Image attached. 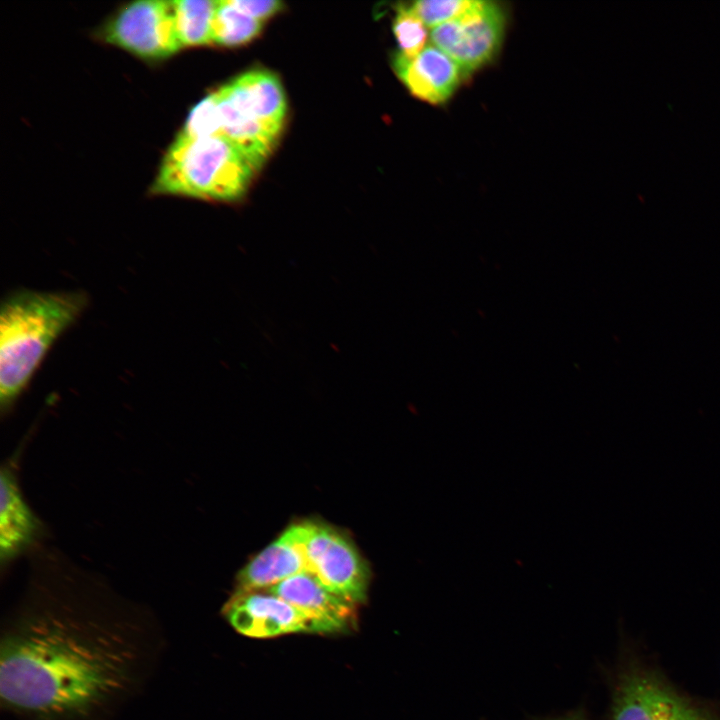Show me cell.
<instances>
[{
	"mask_svg": "<svg viewBox=\"0 0 720 720\" xmlns=\"http://www.w3.org/2000/svg\"><path fill=\"white\" fill-rule=\"evenodd\" d=\"M224 613L239 633L268 638L287 633H320L316 623L285 600L267 592H235Z\"/></svg>",
	"mask_w": 720,
	"mask_h": 720,
	"instance_id": "52a82bcc",
	"label": "cell"
},
{
	"mask_svg": "<svg viewBox=\"0 0 720 720\" xmlns=\"http://www.w3.org/2000/svg\"><path fill=\"white\" fill-rule=\"evenodd\" d=\"M221 130L218 101L214 91L192 108L178 134L184 137L201 138L221 135Z\"/></svg>",
	"mask_w": 720,
	"mask_h": 720,
	"instance_id": "e0dca14e",
	"label": "cell"
},
{
	"mask_svg": "<svg viewBox=\"0 0 720 720\" xmlns=\"http://www.w3.org/2000/svg\"><path fill=\"white\" fill-rule=\"evenodd\" d=\"M613 720H715L648 674L625 677L616 697Z\"/></svg>",
	"mask_w": 720,
	"mask_h": 720,
	"instance_id": "ba28073f",
	"label": "cell"
},
{
	"mask_svg": "<svg viewBox=\"0 0 720 720\" xmlns=\"http://www.w3.org/2000/svg\"><path fill=\"white\" fill-rule=\"evenodd\" d=\"M232 4L248 16L263 23L283 8L277 0H231Z\"/></svg>",
	"mask_w": 720,
	"mask_h": 720,
	"instance_id": "d6986e66",
	"label": "cell"
},
{
	"mask_svg": "<svg viewBox=\"0 0 720 720\" xmlns=\"http://www.w3.org/2000/svg\"><path fill=\"white\" fill-rule=\"evenodd\" d=\"M426 25L404 4L397 7L392 29L399 46V54L412 58L425 49L427 41Z\"/></svg>",
	"mask_w": 720,
	"mask_h": 720,
	"instance_id": "2e32d148",
	"label": "cell"
},
{
	"mask_svg": "<svg viewBox=\"0 0 720 720\" xmlns=\"http://www.w3.org/2000/svg\"><path fill=\"white\" fill-rule=\"evenodd\" d=\"M40 524L25 501L15 473L4 465L0 477V557L9 562L35 541Z\"/></svg>",
	"mask_w": 720,
	"mask_h": 720,
	"instance_id": "4fadbf2b",
	"label": "cell"
},
{
	"mask_svg": "<svg viewBox=\"0 0 720 720\" xmlns=\"http://www.w3.org/2000/svg\"><path fill=\"white\" fill-rule=\"evenodd\" d=\"M178 38L182 48L211 44L214 0H173Z\"/></svg>",
	"mask_w": 720,
	"mask_h": 720,
	"instance_id": "5bb4252c",
	"label": "cell"
},
{
	"mask_svg": "<svg viewBox=\"0 0 720 720\" xmlns=\"http://www.w3.org/2000/svg\"><path fill=\"white\" fill-rule=\"evenodd\" d=\"M393 69L413 96L429 104L445 103L467 76L456 61L434 45L412 58L398 53Z\"/></svg>",
	"mask_w": 720,
	"mask_h": 720,
	"instance_id": "8fae6325",
	"label": "cell"
},
{
	"mask_svg": "<svg viewBox=\"0 0 720 720\" xmlns=\"http://www.w3.org/2000/svg\"><path fill=\"white\" fill-rule=\"evenodd\" d=\"M504 8L478 1L459 17L430 32L434 46L445 52L468 75L488 64L498 53L505 32Z\"/></svg>",
	"mask_w": 720,
	"mask_h": 720,
	"instance_id": "8992f818",
	"label": "cell"
},
{
	"mask_svg": "<svg viewBox=\"0 0 720 720\" xmlns=\"http://www.w3.org/2000/svg\"><path fill=\"white\" fill-rule=\"evenodd\" d=\"M88 303L81 291L20 290L0 313V406L8 411L28 385L55 341Z\"/></svg>",
	"mask_w": 720,
	"mask_h": 720,
	"instance_id": "7a4b0ae2",
	"label": "cell"
},
{
	"mask_svg": "<svg viewBox=\"0 0 720 720\" xmlns=\"http://www.w3.org/2000/svg\"><path fill=\"white\" fill-rule=\"evenodd\" d=\"M267 591L307 615L320 633L342 632L355 624V605L330 592L311 574L294 575Z\"/></svg>",
	"mask_w": 720,
	"mask_h": 720,
	"instance_id": "7c38bea8",
	"label": "cell"
},
{
	"mask_svg": "<svg viewBox=\"0 0 720 720\" xmlns=\"http://www.w3.org/2000/svg\"><path fill=\"white\" fill-rule=\"evenodd\" d=\"M564 720H577V719H576V718H567V719H564Z\"/></svg>",
	"mask_w": 720,
	"mask_h": 720,
	"instance_id": "ffe728a7",
	"label": "cell"
},
{
	"mask_svg": "<svg viewBox=\"0 0 720 720\" xmlns=\"http://www.w3.org/2000/svg\"><path fill=\"white\" fill-rule=\"evenodd\" d=\"M262 26V22L237 9L231 0L217 1L211 44L223 47L247 44L260 34Z\"/></svg>",
	"mask_w": 720,
	"mask_h": 720,
	"instance_id": "9a60e30c",
	"label": "cell"
},
{
	"mask_svg": "<svg viewBox=\"0 0 720 720\" xmlns=\"http://www.w3.org/2000/svg\"><path fill=\"white\" fill-rule=\"evenodd\" d=\"M104 42L144 60L166 59L180 44L173 1L141 0L121 7L100 32Z\"/></svg>",
	"mask_w": 720,
	"mask_h": 720,
	"instance_id": "277c9868",
	"label": "cell"
},
{
	"mask_svg": "<svg viewBox=\"0 0 720 720\" xmlns=\"http://www.w3.org/2000/svg\"><path fill=\"white\" fill-rule=\"evenodd\" d=\"M308 521L287 528L280 537L256 555L239 573L237 591L270 588L300 573H307L305 539Z\"/></svg>",
	"mask_w": 720,
	"mask_h": 720,
	"instance_id": "30bf717a",
	"label": "cell"
},
{
	"mask_svg": "<svg viewBox=\"0 0 720 720\" xmlns=\"http://www.w3.org/2000/svg\"><path fill=\"white\" fill-rule=\"evenodd\" d=\"M257 171L224 136L178 134L162 158L151 193L232 203L244 197Z\"/></svg>",
	"mask_w": 720,
	"mask_h": 720,
	"instance_id": "3957f363",
	"label": "cell"
},
{
	"mask_svg": "<svg viewBox=\"0 0 720 720\" xmlns=\"http://www.w3.org/2000/svg\"><path fill=\"white\" fill-rule=\"evenodd\" d=\"M216 92L235 111L256 119L280 135L287 115V100L276 74L266 70L247 71Z\"/></svg>",
	"mask_w": 720,
	"mask_h": 720,
	"instance_id": "9c48e42d",
	"label": "cell"
},
{
	"mask_svg": "<svg viewBox=\"0 0 720 720\" xmlns=\"http://www.w3.org/2000/svg\"><path fill=\"white\" fill-rule=\"evenodd\" d=\"M308 574L343 600L356 605L367 596L368 568L351 541L336 529L308 521Z\"/></svg>",
	"mask_w": 720,
	"mask_h": 720,
	"instance_id": "5b68a950",
	"label": "cell"
},
{
	"mask_svg": "<svg viewBox=\"0 0 720 720\" xmlns=\"http://www.w3.org/2000/svg\"><path fill=\"white\" fill-rule=\"evenodd\" d=\"M79 576L38 574L2 633V704L32 720H91L146 666L141 623Z\"/></svg>",
	"mask_w": 720,
	"mask_h": 720,
	"instance_id": "6da1fadb",
	"label": "cell"
},
{
	"mask_svg": "<svg viewBox=\"0 0 720 720\" xmlns=\"http://www.w3.org/2000/svg\"><path fill=\"white\" fill-rule=\"evenodd\" d=\"M476 0H422L406 6L422 22L430 28H435L449 22L468 11Z\"/></svg>",
	"mask_w": 720,
	"mask_h": 720,
	"instance_id": "ac0fdd59",
	"label": "cell"
}]
</instances>
